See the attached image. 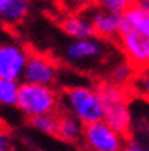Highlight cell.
<instances>
[{
    "mask_svg": "<svg viewBox=\"0 0 149 151\" xmlns=\"http://www.w3.org/2000/svg\"><path fill=\"white\" fill-rule=\"evenodd\" d=\"M30 8V0H5L0 5V23L5 27H16L28 17Z\"/></svg>",
    "mask_w": 149,
    "mask_h": 151,
    "instance_id": "cell-12",
    "label": "cell"
},
{
    "mask_svg": "<svg viewBox=\"0 0 149 151\" xmlns=\"http://www.w3.org/2000/svg\"><path fill=\"white\" fill-rule=\"evenodd\" d=\"M18 81H10L0 77V107H15Z\"/></svg>",
    "mask_w": 149,
    "mask_h": 151,
    "instance_id": "cell-14",
    "label": "cell"
},
{
    "mask_svg": "<svg viewBox=\"0 0 149 151\" xmlns=\"http://www.w3.org/2000/svg\"><path fill=\"white\" fill-rule=\"evenodd\" d=\"M97 91L103 105V120L116 132L128 136L133 125L130 109V89L110 81H103L97 86Z\"/></svg>",
    "mask_w": 149,
    "mask_h": 151,
    "instance_id": "cell-2",
    "label": "cell"
},
{
    "mask_svg": "<svg viewBox=\"0 0 149 151\" xmlns=\"http://www.w3.org/2000/svg\"><path fill=\"white\" fill-rule=\"evenodd\" d=\"M66 12H84L95 5V0H61Z\"/></svg>",
    "mask_w": 149,
    "mask_h": 151,
    "instance_id": "cell-18",
    "label": "cell"
},
{
    "mask_svg": "<svg viewBox=\"0 0 149 151\" xmlns=\"http://www.w3.org/2000/svg\"><path fill=\"white\" fill-rule=\"evenodd\" d=\"M115 41L125 61L134 71L149 66V15L134 2L121 13L120 31Z\"/></svg>",
    "mask_w": 149,
    "mask_h": 151,
    "instance_id": "cell-1",
    "label": "cell"
},
{
    "mask_svg": "<svg viewBox=\"0 0 149 151\" xmlns=\"http://www.w3.org/2000/svg\"><path fill=\"white\" fill-rule=\"evenodd\" d=\"M59 28L72 40L95 36L90 18L85 15V12H66L59 20Z\"/></svg>",
    "mask_w": 149,
    "mask_h": 151,
    "instance_id": "cell-10",
    "label": "cell"
},
{
    "mask_svg": "<svg viewBox=\"0 0 149 151\" xmlns=\"http://www.w3.org/2000/svg\"><path fill=\"white\" fill-rule=\"evenodd\" d=\"M28 49L15 41H0V77L21 81Z\"/></svg>",
    "mask_w": 149,
    "mask_h": 151,
    "instance_id": "cell-8",
    "label": "cell"
},
{
    "mask_svg": "<svg viewBox=\"0 0 149 151\" xmlns=\"http://www.w3.org/2000/svg\"><path fill=\"white\" fill-rule=\"evenodd\" d=\"M4 2H5V0H0V5H2V4H4Z\"/></svg>",
    "mask_w": 149,
    "mask_h": 151,
    "instance_id": "cell-21",
    "label": "cell"
},
{
    "mask_svg": "<svg viewBox=\"0 0 149 151\" xmlns=\"http://www.w3.org/2000/svg\"><path fill=\"white\" fill-rule=\"evenodd\" d=\"M125 150L126 151H149V146L139 140H128L125 141Z\"/></svg>",
    "mask_w": 149,
    "mask_h": 151,
    "instance_id": "cell-20",
    "label": "cell"
},
{
    "mask_svg": "<svg viewBox=\"0 0 149 151\" xmlns=\"http://www.w3.org/2000/svg\"><path fill=\"white\" fill-rule=\"evenodd\" d=\"M134 72L136 71L125 61L123 64H118V66H115V68L112 69V72H110V82L128 87L130 82H131V79H133Z\"/></svg>",
    "mask_w": 149,
    "mask_h": 151,
    "instance_id": "cell-16",
    "label": "cell"
},
{
    "mask_svg": "<svg viewBox=\"0 0 149 151\" xmlns=\"http://www.w3.org/2000/svg\"><path fill=\"white\" fill-rule=\"evenodd\" d=\"M28 123L33 127L36 132H41L44 135L56 136L57 130V112L52 113H41V115H34L28 118Z\"/></svg>",
    "mask_w": 149,
    "mask_h": 151,
    "instance_id": "cell-13",
    "label": "cell"
},
{
    "mask_svg": "<svg viewBox=\"0 0 149 151\" xmlns=\"http://www.w3.org/2000/svg\"><path fill=\"white\" fill-rule=\"evenodd\" d=\"M57 76H59V68L52 58H49L48 54L38 53V51H28L21 81L33 84H44V86H56Z\"/></svg>",
    "mask_w": 149,
    "mask_h": 151,
    "instance_id": "cell-6",
    "label": "cell"
},
{
    "mask_svg": "<svg viewBox=\"0 0 149 151\" xmlns=\"http://www.w3.org/2000/svg\"><path fill=\"white\" fill-rule=\"evenodd\" d=\"M126 136L116 132L105 120L84 125L82 140L85 151H121Z\"/></svg>",
    "mask_w": 149,
    "mask_h": 151,
    "instance_id": "cell-5",
    "label": "cell"
},
{
    "mask_svg": "<svg viewBox=\"0 0 149 151\" xmlns=\"http://www.w3.org/2000/svg\"><path fill=\"white\" fill-rule=\"evenodd\" d=\"M131 4H133V0H95V5L116 12V13H123Z\"/></svg>",
    "mask_w": 149,
    "mask_h": 151,
    "instance_id": "cell-17",
    "label": "cell"
},
{
    "mask_svg": "<svg viewBox=\"0 0 149 151\" xmlns=\"http://www.w3.org/2000/svg\"><path fill=\"white\" fill-rule=\"evenodd\" d=\"M121 151H126V150H125V146H123V150H121Z\"/></svg>",
    "mask_w": 149,
    "mask_h": 151,
    "instance_id": "cell-22",
    "label": "cell"
},
{
    "mask_svg": "<svg viewBox=\"0 0 149 151\" xmlns=\"http://www.w3.org/2000/svg\"><path fill=\"white\" fill-rule=\"evenodd\" d=\"M64 56H66V59L74 66L98 63V61L105 56L103 40H100V38H97V36L74 40V41H71L66 46Z\"/></svg>",
    "mask_w": 149,
    "mask_h": 151,
    "instance_id": "cell-7",
    "label": "cell"
},
{
    "mask_svg": "<svg viewBox=\"0 0 149 151\" xmlns=\"http://www.w3.org/2000/svg\"><path fill=\"white\" fill-rule=\"evenodd\" d=\"M15 107L26 118L41 115V113L59 112L61 94L54 86L33 82H18Z\"/></svg>",
    "mask_w": 149,
    "mask_h": 151,
    "instance_id": "cell-4",
    "label": "cell"
},
{
    "mask_svg": "<svg viewBox=\"0 0 149 151\" xmlns=\"http://www.w3.org/2000/svg\"><path fill=\"white\" fill-rule=\"evenodd\" d=\"M84 125L69 112L59 110L57 112V130L56 136L61 141L69 145H79L82 140Z\"/></svg>",
    "mask_w": 149,
    "mask_h": 151,
    "instance_id": "cell-11",
    "label": "cell"
},
{
    "mask_svg": "<svg viewBox=\"0 0 149 151\" xmlns=\"http://www.w3.org/2000/svg\"><path fill=\"white\" fill-rule=\"evenodd\" d=\"M0 151H13V140L10 130L4 123L0 125Z\"/></svg>",
    "mask_w": 149,
    "mask_h": 151,
    "instance_id": "cell-19",
    "label": "cell"
},
{
    "mask_svg": "<svg viewBox=\"0 0 149 151\" xmlns=\"http://www.w3.org/2000/svg\"><path fill=\"white\" fill-rule=\"evenodd\" d=\"M136 72L138 74H134L130 82L131 91L149 102V66H146L144 69L136 71Z\"/></svg>",
    "mask_w": 149,
    "mask_h": 151,
    "instance_id": "cell-15",
    "label": "cell"
},
{
    "mask_svg": "<svg viewBox=\"0 0 149 151\" xmlns=\"http://www.w3.org/2000/svg\"><path fill=\"white\" fill-rule=\"evenodd\" d=\"M84 12H89V18L93 28V35L103 41H115L120 31L121 13L102 8L98 5H92Z\"/></svg>",
    "mask_w": 149,
    "mask_h": 151,
    "instance_id": "cell-9",
    "label": "cell"
},
{
    "mask_svg": "<svg viewBox=\"0 0 149 151\" xmlns=\"http://www.w3.org/2000/svg\"><path fill=\"white\" fill-rule=\"evenodd\" d=\"M74 115L82 125L103 120V105L97 87L92 86H71L61 94V109Z\"/></svg>",
    "mask_w": 149,
    "mask_h": 151,
    "instance_id": "cell-3",
    "label": "cell"
}]
</instances>
